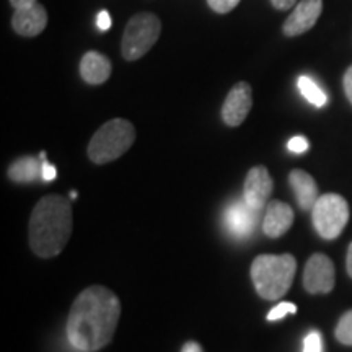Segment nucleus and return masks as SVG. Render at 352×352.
I'll use <instances>...</instances> for the list:
<instances>
[{
    "instance_id": "nucleus-1",
    "label": "nucleus",
    "mask_w": 352,
    "mask_h": 352,
    "mask_svg": "<svg viewBox=\"0 0 352 352\" xmlns=\"http://www.w3.org/2000/svg\"><path fill=\"white\" fill-rule=\"evenodd\" d=\"M121 316V302L103 285H91L78 294L70 307L67 336L82 352H95L113 340Z\"/></svg>"
},
{
    "instance_id": "nucleus-2",
    "label": "nucleus",
    "mask_w": 352,
    "mask_h": 352,
    "mask_svg": "<svg viewBox=\"0 0 352 352\" xmlns=\"http://www.w3.org/2000/svg\"><path fill=\"white\" fill-rule=\"evenodd\" d=\"M72 206L60 195L44 196L30 217V246L39 258H54L67 245L74 228Z\"/></svg>"
},
{
    "instance_id": "nucleus-3",
    "label": "nucleus",
    "mask_w": 352,
    "mask_h": 352,
    "mask_svg": "<svg viewBox=\"0 0 352 352\" xmlns=\"http://www.w3.org/2000/svg\"><path fill=\"white\" fill-rule=\"evenodd\" d=\"M297 271L292 254H261L252 264V280L258 296L264 300H277L289 292Z\"/></svg>"
},
{
    "instance_id": "nucleus-4",
    "label": "nucleus",
    "mask_w": 352,
    "mask_h": 352,
    "mask_svg": "<svg viewBox=\"0 0 352 352\" xmlns=\"http://www.w3.org/2000/svg\"><path fill=\"white\" fill-rule=\"evenodd\" d=\"M135 140V127L122 118L104 122L88 144V158L96 165L118 160L129 151Z\"/></svg>"
},
{
    "instance_id": "nucleus-5",
    "label": "nucleus",
    "mask_w": 352,
    "mask_h": 352,
    "mask_svg": "<svg viewBox=\"0 0 352 352\" xmlns=\"http://www.w3.org/2000/svg\"><path fill=\"white\" fill-rule=\"evenodd\" d=\"M162 33V21L151 12H140L127 21L121 41V52L126 60H138L152 50Z\"/></svg>"
},
{
    "instance_id": "nucleus-6",
    "label": "nucleus",
    "mask_w": 352,
    "mask_h": 352,
    "mask_svg": "<svg viewBox=\"0 0 352 352\" xmlns=\"http://www.w3.org/2000/svg\"><path fill=\"white\" fill-rule=\"evenodd\" d=\"M311 220L321 239H338L349 222V204L341 195L327 192L320 196L311 209Z\"/></svg>"
},
{
    "instance_id": "nucleus-7",
    "label": "nucleus",
    "mask_w": 352,
    "mask_h": 352,
    "mask_svg": "<svg viewBox=\"0 0 352 352\" xmlns=\"http://www.w3.org/2000/svg\"><path fill=\"white\" fill-rule=\"evenodd\" d=\"M336 283L334 264L327 254H311L303 271V287L308 294H328Z\"/></svg>"
},
{
    "instance_id": "nucleus-8",
    "label": "nucleus",
    "mask_w": 352,
    "mask_h": 352,
    "mask_svg": "<svg viewBox=\"0 0 352 352\" xmlns=\"http://www.w3.org/2000/svg\"><path fill=\"white\" fill-rule=\"evenodd\" d=\"M253 107V91L252 85L246 82H239L228 91L222 107V120L227 126L236 127L245 122L246 116Z\"/></svg>"
},
{
    "instance_id": "nucleus-9",
    "label": "nucleus",
    "mask_w": 352,
    "mask_h": 352,
    "mask_svg": "<svg viewBox=\"0 0 352 352\" xmlns=\"http://www.w3.org/2000/svg\"><path fill=\"white\" fill-rule=\"evenodd\" d=\"M272 189H274V182H272L266 166H253L245 178L243 199L248 202L252 208L263 210L266 209L267 202H270Z\"/></svg>"
},
{
    "instance_id": "nucleus-10",
    "label": "nucleus",
    "mask_w": 352,
    "mask_h": 352,
    "mask_svg": "<svg viewBox=\"0 0 352 352\" xmlns=\"http://www.w3.org/2000/svg\"><path fill=\"white\" fill-rule=\"evenodd\" d=\"M261 210L252 208L245 199L235 201L226 210V226L235 239H248L256 230Z\"/></svg>"
},
{
    "instance_id": "nucleus-11",
    "label": "nucleus",
    "mask_w": 352,
    "mask_h": 352,
    "mask_svg": "<svg viewBox=\"0 0 352 352\" xmlns=\"http://www.w3.org/2000/svg\"><path fill=\"white\" fill-rule=\"evenodd\" d=\"M321 10H323V0H300L289 19L284 21L283 32L285 36H300L314 28L320 19Z\"/></svg>"
},
{
    "instance_id": "nucleus-12",
    "label": "nucleus",
    "mask_w": 352,
    "mask_h": 352,
    "mask_svg": "<svg viewBox=\"0 0 352 352\" xmlns=\"http://www.w3.org/2000/svg\"><path fill=\"white\" fill-rule=\"evenodd\" d=\"M47 25V12L41 3H34L32 7L20 8L15 10L12 16V26L15 33L20 36L33 38L46 28Z\"/></svg>"
},
{
    "instance_id": "nucleus-13",
    "label": "nucleus",
    "mask_w": 352,
    "mask_h": 352,
    "mask_svg": "<svg viewBox=\"0 0 352 352\" xmlns=\"http://www.w3.org/2000/svg\"><path fill=\"white\" fill-rule=\"evenodd\" d=\"M294 223V210L283 201H270L263 220V232L270 239H279Z\"/></svg>"
},
{
    "instance_id": "nucleus-14",
    "label": "nucleus",
    "mask_w": 352,
    "mask_h": 352,
    "mask_svg": "<svg viewBox=\"0 0 352 352\" xmlns=\"http://www.w3.org/2000/svg\"><path fill=\"white\" fill-rule=\"evenodd\" d=\"M289 183L292 191L296 192L297 202L300 206L302 210H311L316 201L320 199L318 186H316V182L314 176L308 175L307 171L303 170H292L289 173Z\"/></svg>"
},
{
    "instance_id": "nucleus-15",
    "label": "nucleus",
    "mask_w": 352,
    "mask_h": 352,
    "mask_svg": "<svg viewBox=\"0 0 352 352\" xmlns=\"http://www.w3.org/2000/svg\"><path fill=\"white\" fill-rule=\"evenodd\" d=\"M111 60L96 51L87 52L80 60V76L90 85H100L107 82L111 76Z\"/></svg>"
},
{
    "instance_id": "nucleus-16",
    "label": "nucleus",
    "mask_w": 352,
    "mask_h": 352,
    "mask_svg": "<svg viewBox=\"0 0 352 352\" xmlns=\"http://www.w3.org/2000/svg\"><path fill=\"white\" fill-rule=\"evenodd\" d=\"M43 162L41 158L23 157L15 160L8 166V178L15 183H33L43 173Z\"/></svg>"
},
{
    "instance_id": "nucleus-17",
    "label": "nucleus",
    "mask_w": 352,
    "mask_h": 352,
    "mask_svg": "<svg viewBox=\"0 0 352 352\" xmlns=\"http://www.w3.org/2000/svg\"><path fill=\"white\" fill-rule=\"evenodd\" d=\"M297 87H298V90H300V94L303 95V98H305L307 101H310L314 107L321 108L327 104L328 96L323 90H321V88L318 87V83H316L314 78H310L308 76L298 77Z\"/></svg>"
},
{
    "instance_id": "nucleus-18",
    "label": "nucleus",
    "mask_w": 352,
    "mask_h": 352,
    "mask_svg": "<svg viewBox=\"0 0 352 352\" xmlns=\"http://www.w3.org/2000/svg\"><path fill=\"white\" fill-rule=\"evenodd\" d=\"M336 340L344 346H352V310L346 311L338 321L336 327Z\"/></svg>"
},
{
    "instance_id": "nucleus-19",
    "label": "nucleus",
    "mask_w": 352,
    "mask_h": 352,
    "mask_svg": "<svg viewBox=\"0 0 352 352\" xmlns=\"http://www.w3.org/2000/svg\"><path fill=\"white\" fill-rule=\"evenodd\" d=\"M323 351V338L316 329H311L303 341V352H321Z\"/></svg>"
},
{
    "instance_id": "nucleus-20",
    "label": "nucleus",
    "mask_w": 352,
    "mask_h": 352,
    "mask_svg": "<svg viewBox=\"0 0 352 352\" xmlns=\"http://www.w3.org/2000/svg\"><path fill=\"white\" fill-rule=\"evenodd\" d=\"M296 311H297V305H294V303H289V302H283V303H279L277 307L272 308L270 314H267V320L270 321L280 320V318H284L285 315L296 314Z\"/></svg>"
},
{
    "instance_id": "nucleus-21",
    "label": "nucleus",
    "mask_w": 352,
    "mask_h": 352,
    "mask_svg": "<svg viewBox=\"0 0 352 352\" xmlns=\"http://www.w3.org/2000/svg\"><path fill=\"white\" fill-rule=\"evenodd\" d=\"M209 7L217 13H228L240 3V0H208Z\"/></svg>"
},
{
    "instance_id": "nucleus-22",
    "label": "nucleus",
    "mask_w": 352,
    "mask_h": 352,
    "mask_svg": "<svg viewBox=\"0 0 352 352\" xmlns=\"http://www.w3.org/2000/svg\"><path fill=\"white\" fill-rule=\"evenodd\" d=\"M289 151L294 152V153H303L308 151V147H310V142H308V139L302 138V135H297V138H292L289 140L287 144Z\"/></svg>"
},
{
    "instance_id": "nucleus-23",
    "label": "nucleus",
    "mask_w": 352,
    "mask_h": 352,
    "mask_svg": "<svg viewBox=\"0 0 352 352\" xmlns=\"http://www.w3.org/2000/svg\"><path fill=\"white\" fill-rule=\"evenodd\" d=\"M111 16H109V13L107 10H101L98 13V16H96V25H98V30L101 32H107V30L111 28Z\"/></svg>"
},
{
    "instance_id": "nucleus-24",
    "label": "nucleus",
    "mask_w": 352,
    "mask_h": 352,
    "mask_svg": "<svg viewBox=\"0 0 352 352\" xmlns=\"http://www.w3.org/2000/svg\"><path fill=\"white\" fill-rule=\"evenodd\" d=\"M342 85H344V91H346L347 100H349L352 103V65L346 70L344 78H342Z\"/></svg>"
},
{
    "instance_id": "nucleus-25",
    "label": "nucleus",
    "mask_w": 352,
    "mask_h": 352,
    "mask_svg": "<svg viewBox=\"0 0 352 352\" xmlns=\"http://www.w3.org/2000/svg\"><path fill=\"white\" fill-rule=\"evenodd\" d=\"M57 176V171L54 166L51 164H47V162H43V173H41V178L44 182H52Z\"/></svg>"
},
{
    "instance_id": "nucleus-26",
    "label": "nucleus",
    "mask_w": 352,
    "mask_h": 352,
    "mask_svg": "<svg viewBox=\"0 0 352 352\" xmlns=\"http://www.w3.org/2000/svg\"><path fill=\"white\" fill-rule=\"evenodd\" d=\"M297 0H271L272 7L276 8V10H289V8H292L296 6Z\"/></svg>"
},
{
    "instance_id": "nucleus-27",
    "label": "nucleus",
    "mask_w": 352,
    "mask_h": 352,
    "mask_svg": "<svg viewBox=\"0 0 352 352\" xmlns=\"http://www.w3.org/2000/svg\"><path fill=\"white\" fill-rule=\"evenodd\" d=\"M10 3L15 10H20V8L34 6V3H38V0H10Z\"/></svg>"
},
{
    "instance_id": "nucleus-28",
    "label": "nucleus",
    "mask_w": 352,
    "mask_h": 352,
    "mask_svg": "<svg viewBox=\"0 0 352 352\" xmlns=\"http://www.w3.org/2000/svg\"><path fill=\"white\" fill-rule=\"evenodd\" d=\"M182 352H204V351H202V347L197 344V342L189 341V342H186V344L183 346Z\"/></svg>"
},
{
    "instance_id": "nucleus-29",
    "label": "nucleus",
    "mask_w": 352,
    "mask_h": 352,
    "mask_svg": "<svg viewBox=\"0 0 352 352\" xmlns=\"http://www.w3.org/2000/svg\"><path fill=\"white\" fill-rule=\"evenodd\" d=\"M346 270H347V274L352 277V241L349 245V248H347V256H346Z\"/></svg>"
}]
</instances>
